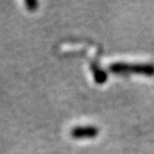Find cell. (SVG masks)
I'll return each mask as SVG.
<instances>
[{
	"label": "cell",
	"instance_id": "cell-1",
	"mask_svg": "<svg viewBox=\"0 0 154 154\" xmlns=\"http://www.w3.org/2000/svg\"><path fill=\"white\" fill-rule=\"evenodd\" d=\"M109 71L116 74H140L146 76L154 75V64L152 63H126L113 62L109 65Z\"/></svg>",
	"mask_w": 154,
	"mask_h": 154
},
{
	"label": "cell",
	"instance_id": "cell-2",
	"mask_svg": "<svg viewBox=\"0 0 154 154\" xmlns=\"http://www.w3.org/2000/svg\"><path fill=\"white\" fill-rule=\"evenodd\" d=\"M100 131L93 125H85V126H76L71 131V136L75 139H91L99 135Z\"/></svg>",
	"mask_w": 154,
	"mask_h": 154
},
{
	"label": "cell",
	"instance_id": "cell-3",
	"mask_svg": "<svg viewBox=\"0 0 154 154\" xmlns=\"http://www.w3.org/2000/svg\"><path fill=\"white\" fill-rule=\"evenodd\" d=\"M91 71L93 73V78L97 84H104L107 80V73L101 69L99 65L91 64Z\"/></svg>",
	"mask_w": 154,
	"mask_h": 154
}]
</instances>
